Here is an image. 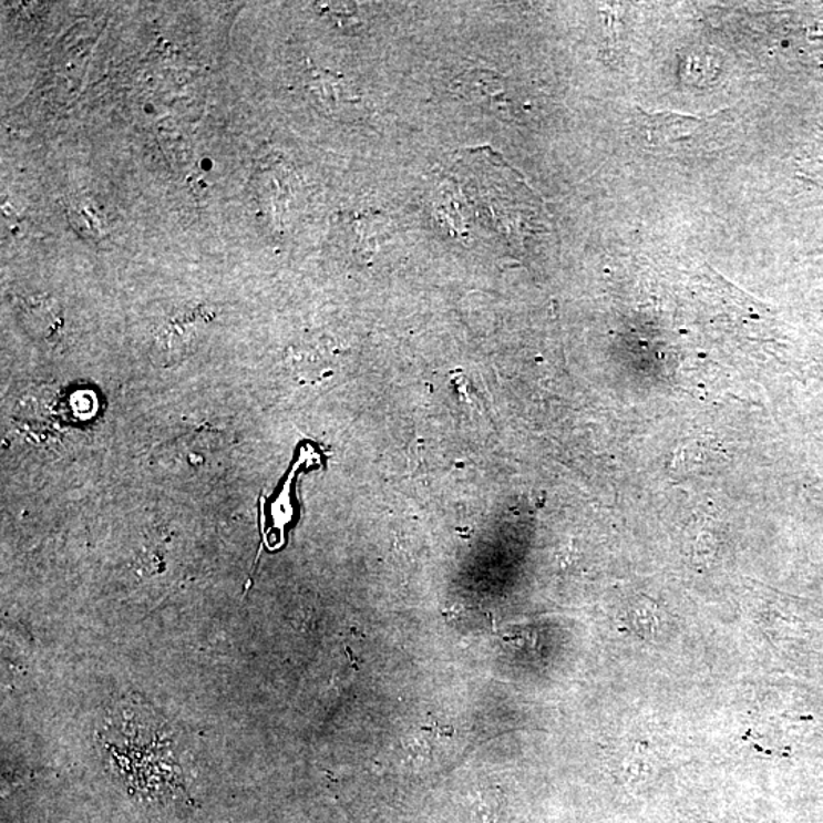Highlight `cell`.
Instances as JSON below:
<instances>
[{
    "instance_id": "3",
    "label": "cell",
    "mask_w": 823,
    "mask_h": 823,
    "mask_svg": "<svg viewBox=\"0 0 823 823\" xmlns=\"http://www.w3.org/2000/svg\"><path fill=\"white\" fill-rule=\"evenodd\" d=\"M72 225L79 229L84 237L100 238L103 235V222L99 216V210L93 208L89 202L80 200L72 205L69 210Z\"/></svg>"
},
{
    "instance_id": "1",
    "label": "cell",
    "mask_w": 823,
    "mask_h": 823,
    "mask_svg": "<svg viewBox=\"0 0 823 823\" xmlns=\"http://www.w3.org/2000/svg\"><path fill=\"white\" fill-rule=\"evenodd\" d=\"M721 113L708 116L682 115L675 112L650 113L638 107L640 133L648 147L670 148L704 137L719 127Z\"/></svg>"
},
{
    "instance_id": "2",
    "label": "cell",
    "mask_w": 823,
    "mask_h": 823,
    "mask_svg": "<svg viewBox=\"0 0 823 823\" xmlns=\"http://www.w3.org/2000/svg\"><path fill=\"white\" fill-rule=\"evenodd\" d=\"M206 311L203 308L184 311L166 320L153 340V352L164 364L176 363L189 354L198 340V327Z\"/></svg>"
}]
</instances>
